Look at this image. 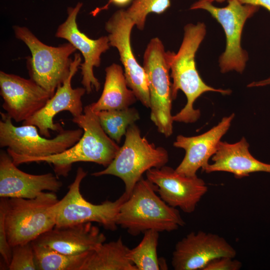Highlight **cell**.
<instances>
[{
	"instance_id": "28",
	"label": "cell",
	"mask_w": 270,
	"mask_h": 270,
	"mask_svg": "<svg viewBox=\"0 0 270 270\" xmlns=\"http://www.w3.org/2000/svg\"><path fill=\"white\" fill-rule=\"evenodd\" d=\"M6 198H0V254L8 268L10 264L12 248L8 240L4 224L6 202Z\"/></svg>"
},
{
	"instance_id": "26",
	"label": "cell",
	"mask_w": 270,
	"mask_h": 270,
	"mask_svg": "<svg viewBox=\"0 0 270 270\" xmlns=\"http://www.w3.org/2000/svg\"><path fill=\"white\" fill-rule=\"evenodd\" d=\"M170 5V0H133L130 6L125 10L136 28L142 30L146 17L150 13L162 14Z\"/></svg>"
},
{
	"instance_id": "5",
	"label": "cell",
	"mask_w": 270,
	"mask_h": 270,
	"mask_svg": "<svg viewBox=\"0 0 270 270\" xmlns=\"http://www.w3.org/2000/svg\"><path fill=\"white\" fill-rule=\"evenodd\" d=\"M168 160L167 150L150 143L134 124L128 126L125 140L112 162L104 170L94 172V176H114L120 178L125 186L128 198L142 176L152 168H160Z\"/></svg>"
},
{
	"instance_id": "19",
	"label": "cell",
	"mask_w": 270,
	"mask_h": 270,
	"mask_svg": "<svg viewBox=\"0 0 270 270\" xmlns=\"http://www.w3.org/2000/svg\"><path fill=\"white\" fill-rule=\"evenodd\" d=\"M106 240L105 235L98 226L85 222L55 226L32 242L65 254L76 255L94 250Z\"/></svg>"
},
{
	"instance_id": "14",
	"label": "cell",
	"mask_w": 270,
	"mask_h": 270,
	"mask_svg": "<svg viewBox=\"0 0 270 270\" xmlns=\"http://www.w3.org/2000/svg\"><path fill=\"white\" fill-rule=\"evenodd\" d=\"M236 252L220 236L202 230L192 232L176 244L172 264L175 270H203L212 260L234 258Z\"/></svg>"
},
{
	"instance_id": "31",
	"label": "cell",
	"mask_w": 270,
	"mask_h": 270,
	"mask_svg": "<svg viewBox=\"0 0 270 270\" xmlns=\"http://www.w3.org/2000/svg\"><path fill=\"white\" fill-rule=\"evenodd\" d=\"M242 4L262 6L270 12V0H238Z\"/></svg>"
},
{
	"instance_id": "4",
	"label": "cell",
	"mask_w": 270,
	"mask_h": 270,
	"mask_svg": "<svg viewBox=\"0 0 270 270\" xmlns=\"http://www.w3.org/2000/svg\"><path fill=\"white\" fill-rule=\"evenodd\" d=\"M55 192H42L34 198H6L4 216L8 240L12 248L32 242L56 226Z\"/></svg>"
},
{
	"instance_id": "33",
	"label": "cell",
	"mask_w": 270,
	"mask_h": 270,
	"mask_svg": "<svg viewBox=\"0 0 270 270\" xmlns=\"http://www.w3.org/2000/svg\"><path fill=\"white\" fill-rule=\"evenodd\" d=\"M209 2H222L226 0H206Z\"/></svg>"
},
{
	"instance_id": "12",
	"label": "cell",
	"mask_w": 270,
	"mask_h": 270,
	"mask_svg": "<svg viewBox=\"0 0 270 270\" xmlns=\"http://www.w3.org/2000/svg\"><path fill=\"white\" fill-rule=\"evenodd\" d=\"M146 178L156 186V192L168 205L186 213L193 212L208 188L197 176H190L168 166L152 168L146 172Z\"/></svg>"
},
{
	"instance_id": "6",
	"label": "cell",
	"mask_w": 270,
	"mask_h": 270,
	"mask_svg": "<svg viewBox=\"0 0 270 270\" xmlns=\"http://www.w3.org/2000/svg\"><path fill=\"white\" fill-rule=\"evenodd\" d=\"M13 30L16 38L22 41L31 52L26 62L30 78L52 96L70 74V56L76 48L70 42L58 46L46 45L26 26H14Z\"/></svg>"
},
{
	"instance_id": "27",
	"label": "cell",
	"mask_w": 270,
	"mask_h": 270,
	"mask_svg": "<svg viewBox=\"0 0 270 270\" xmlns=\"http://www.w3.org/2000/svg\"><path fill=\"white\" fill-rule=\"evenodd\" d=\"M10 270H36L32 242L12 247Z\"/></svg>"
},
{
	"instance_id": "29",
	"label": "cell",
	"mask_w": 270,
	"mask_h": 270,
	"mask_svg": "<svg viewBox=\"0 0 270 270\" xmlns=\"http://www.w3.org/2000/svg\"><path fill=\"white\" fill-rule=\"evenodd\" d=\"M242 266V262L234 258L222 256L210 262L203 270H239Z\"/></svg>"
},
{
	"instance_id": "3",
	"label": "cell",
	"mask_w": 270,
	"mask_h": 270,
	"mask_svg": "<svg viewBox=\"0 0 270 270\" xmlns=\"http://www.w3.org/2000/svg\"><path fill=\"white\" fill-rule=\"evenodd\" d=\"M156 186L142 178L120 208L116 223L133 236L148 230L170 232L185 222L177 209L156 194Z\"/></svg>"
},
{
	"instance_id": "7",
	"label": "cell",
	"mask_w": 270,
	"mask_h": 270,
	"mask_svg": "<svg viewBox=\"0 0 270 270\" xmlns=\"http://www.w3.org/2000/svg\"><path fill=\"white\" fill-rule=\"evenodd\" d=\"M143 68L150 98V120L158 131L165 136L172 134L171 114L172 83L170 79V64L168 51L157 37L152 38L144 54Z\"/></svg>"
},
{
	"instance_id": "8",
	"label": "cell",
	"mask_w": 270,
	"mask_h": 270,
	"mask_svg": "<svg viewBox=\"0 0 270 270\" xmlns=\"http://www.w3.org/2000/svg\"><path fill=\"white\" fill-rule=\"evenodd\" d=\"M87 172L79 167L74 182L66 195L56 204V226H64L96 222L108 230L117 228V218L120 206L128 198L124 192L114 201L106 200L94 204L86 200L80 192V185Z\"/></svg>"
},
{
	"instance_id": "1",
	"label": "cell",
	"mask_w": 270,
	"mask_h": 270,
	"mask_svg": "<svg viewBox=\"0 0 270 270\" xmlns=\"http://www.w3.org/2000/svg\"><path fill=\"white\" fill-rule=\"evenodd\" d=\"M72 121L82 129L80 140L64 152L42 157L21 156L6 150L16 166L32 162H44L54 167L55 174L66 176L73 164L92 162L107 167L117 154L120 146L102 128L95 112L90 104L84 108V113L73 117Z\"/></svg>"
},
{
	"instance_id": "22",
	"label": "cell",
	"mask_w": 270,
	"mask_h": 270,
	"mask_svg": "<svg viewBox=\"0 0 270 270\" xmlns=\"http://www.w3.org/2000/svg\"><path fill=\"white\" fill-rule=\"evenodd\" d=\"M121 237L85 252L78 270H138Z\"/></svg>"
},
{
	"instance_id": "15",
	"label": "cell",
	"mask_w": 270,
	"mask_h": 270,
	"mask_svg": "<svg viewBox=\"0 0 270 270\" xmlns=\"http://www.w3.org/2000/svg\"><path fill=\"white\" fill-rule=\"evenodd\" d=\"M2 106L16 122L28 120L41 110L52 96L31 78L0 72Z\"/></svg>"
},
{
	"instance_id": "10",
	"label": "cell",
	"mask_w": 270,
	"mask_h": 270,
	"mask_svg": "<svg viewBox=\"0 0 270 270\" xmlns=\"http://www.w3.org/2000/svg\"><path fill=\"white\" fill-rule=\"evenodd\" d=\"M224 8L215 6L206 0H198L192 4L190 10L202 9L208 11L222 26L226 36V48L220 56V71L232 70L242 72L248 60L247 52L241 47L242 29L246 20L251 18L260 7L242 4L238 0H228Z\"/></svg>"
},
{
	"instance_id": "23",
	"label": "cell",
	"mask_w": 270,
	"mask_h": 270,
	"mask_svg": "<svg viewBox=\"0 0 270 270\" xmlns=\"http://www.w3.org/2000/svg\"><path fill=\"white\" fill-rule=\"evenodd\" d=\"M159 232L148 230L144 233L140 242L130 249L128 258L138 270H167L164 260H160L157 254Z\"/></svg>"
},
{
	"instance_id": "17",
	"label": "cell",
	"mask_w": 270,
	"mask_h": 270,
	"mask_svg": "<svg viewBox=\"0 0 270 270\" xmlns=\"http://www.w3.org/2000/svg\"><path fill=\"white\" fill-rule=\"evenodd\" d=\"M62 183L56 174H32L17 168L6 152H0V197L34 198L45 190L56 192Z\"/></svg>"
},
{
	"instance_id": "2",
	"label": "cell",
	"mask_w": 270,
	"mask_h": 270,
	"mask_svg": "<svg viewBox=\"0 0 270 270\" xmlns=\"http://www.w3.org/2000/svg\"><path fill=\"white\" fill-rule=\"evenodd\" d=\"M206 27L204 23L196 24H188L184 27V34L180 48L176 53L168 51L172 83V100L176 98L178 90H181L186 97L184 107L172 116L173 121L193 123L199 118L200 113L194 108V103L202 94L207 92H218L228 94L230 90L214 88L202 80L196 68L195 56L204 39Z\"/></svg>"
},
{
	"instance_id": "21",
	"label": "cell",
	"mask_w": 270,
	"mask_h": 270,
	"mask_svg": "<svg viewBox=\"0 0 270 270\" xmlns=\"http://www.w3.org/2000/svg\"><path fill=\"white\" fill-rule=\"evenodd\" d=\"M104 89L97 102L90 104L94 112L130 107L137 98L128 88L122 67L113 63L105 69Z\"/></svg>"
},
{
	"instance_id": "11",
	"label": "cell",
	"mask_w": 270,
	"mask_h": 270,
	"mask_svg": "<svg viewBox=\"0 0 270 270\" xmlns=\"http://www.w3.org/2000/svg\"><path fill=\"white\" fill-rule=\"evenodd\" d=\"M135 26L124 9L116 11L106 22L105 30L110 46L116 48L124 66L127 84L137 98L147 108L150 98L147 79L143 66L136 60L132 52L130 36Z\"/></svg>"
},
{
	"instance_id": "20",
	"label": "cell",
	"mask_w": 270,
	"mask_h": 270,
	"mask_svg": "<svg viewBox=\"0 0 270 270\" xmlns=\"http://www.w3.org/2000/svg\"><path fill=\"white\" fill-rule=\"evenodd\" d=\"M249 144L242 138L234 144L220 142L216 152L212 156V164L202 171L206 173L226 172L240 178L256 172H270V164L255 158L250 152Z\"/></svg>"
},
{
	"instance_id": "24",
	"label": "cell",
	"mask_w": 270,
	"mask_h": 270,
	"mask_svg": "<svg viewBox=\"0 0 270 270\" xmlns=\"http://www.w3.org/2000/svg\"><path fill=\"white\" fill-rule=\"evenodd\" d=\"M94 112L104 132L118 144L125 135L128 126L140 118L138 111L130 107Z\"/></svg>"
},
{
	"instance_id": "25",
	"label": "cell",
	"mask_w": 270,
	"mask_h": 270,
	"mask_svg": "<svg viewBox=\"0 0 270 270\" xmlns=\"http://www.w3.org/2000/svg\"><path fill=\"white\" fill-rule=\"evenodd\" d=\"M37 270H78L84 254L68 255L32 242Z\"/></svg>"
},
{
	"instance_id": "30",
	"label": "cell",
	"mask_w": 270,
	"mask_h": 270,
	"mask_svg": "<svg viewBox=\"0 0 270 270\" xmlns=\"http://www.w3.org/2000/svg\"><path fill=\"white\" fill-rule=\"evenodd\" d=\"M133 0H109L108 3L102 7L98 8L92 10L90 14L96 16L98 14L103 10H107L111 4L118 6H124L130 4Z\"/></svg>"
},
{
	"instance_id": "9",
	"label": "cell",
	"mask_w": 270,
	"mask_h": 270,
	"mask_svg": "<svg viewBox=\"0 0 270 270\" xmlns=\"http://www.w3.org/2000/svg\"><path fill=\"white\" fill-rule=\"evenodd\" d=\"M0 114V146L18 155L42 157L62 152L76 143L84 133L81 128L63 129L49 139L40 135L36 126H16L8 114Z\"/></svg>"
},
{
	"instance_id": "13",
	"label": "cell",
	"mask_w": 270,
	"mask_h": 270,
	"mask_svg": "<svg viewBox=\"0 0 270 270\" xmlns=\"http://www.w3.org/2000/svg\"><path fill=\"white\" fill-rule=\"evenodd\" d=\"M82 6V3L78 2L74 7H68V17L58 28L55 36L66 40L78 50L84 58L80 68L82 76V84L88 94L92 92L93 88L98 92L100 84L94 74V68L99 67L101 55L110 46L108 36H102L96 40L88 38L81 32L76 23V17Z\"/></svg>"
},
{
	"instance_id": "16",
	"label": "cell",
	"mask_w": 270,
	"mask_h": 270,
	"mask_svg": "<svg viewBox=\"0 0 270 270\" xmlns=\"http://www.w3.org/2000/svg\"><path fill=\"white\" fill-rule=\"evenodd\" d=\"M80 54H75L70 66L69 76L62 84L58 86L54 94L48 100L45 106L30 118L22 122V125L36 126L40 135L49 138L50 130L58 132L63 130L59 124H54V117L60 112H69L73 117L81 115L84 112L82 98L86 92L83 88H74L72 80L81 64Z\"/></svg>"
},
{
	"instance_id": "18",
	"label": "cell",
	"mask_w": 270,
	"mask_h": 270,
	"mask_svg": "<svg viewBox=\"0 0 270 270\" xmlns=\"http://www.w3.org/2000/svg\"><path fill=\"white\" fill-rule=\"evenodd\" d=\"M234 116L232 114L224 118L217 126L202 134L191 137L177 136L174 146L184 148L186 154L176 170L190 176H196L200 168L203 170L209 164V159L216 152L220 139L228 130Z\"/></svg>"
},
{
	"instance_id": "32",
	"label": "cell",
	"mask_w": 270,
	"mask_h": 270,
	"mask_svg": "<svg viewBox=\"0 0 270 270\" xmlns=\"http://www.w3.org/2000/svg\"><path fill=\"white\" fill-rule=\"evenodd\" d=\"M270 84V78L267 79L257 82H252L248 86V87H254V86H262Z\"/></svg>"
}]
</instances>
